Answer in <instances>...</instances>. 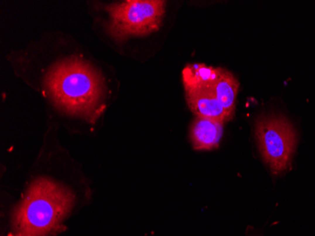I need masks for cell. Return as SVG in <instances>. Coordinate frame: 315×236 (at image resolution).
<instances>
[{
	"label": "cell",
	"mask_w": 315,
	"mask_h": 236,
	"mask_svg": "<svg viewBox=\"0 0 315 236\" xmlns=\"http://www.w3.org/2000/svg\"><path fill=\"white\" fill-rule=\"evenodd\" d=\"M45 85L56 106L93 121L104 95V83L93 67L78 58L61 61L49 70Z\"/></svg>",
	"instance_id": "7a4b0ae2"
},
{
	"label": "cell",
	"mask_w": 315,
	"mask_h": 236,
	"mask_svg": "<svg viewBox=\"0 0 315 236\" xmlns=\"http://www.w3.org/2000/svg\"><path fill=\"white\" fill-rule=\"evenodd\" d=\"M205 75L208 85L213 91L217 100L231 117L235 112L236 98L240 83L229 71L205 65Z\"/></svg>",
	"instance_id": "8992f818"
},
{
	"label": "cell",
	"mask_w": 315,
	"mask_h": 236,
	"mask_svg": "<svg viewBox=\"0 0 315 236\" xmlns=\"http://www.w3.org/2000/svg\"><path fill=\"white\" fill-rule=\"evenodd\" d=\"M256 138L259 152L274 175L291 167L297 144L296 130L285 116L269 114L256 122Z\"/></svg>",
	"instance_id": "277c9868"
},
{
	"label": "cell",
	"mask_w": 315,
	"mask_h": 236,
	"mask_svg": "<svg viewBox=\"0 0 315 236\" xmlns=\"http://www.w3.org/2000/svg\"><path fill=\"white\" fill-rule=\"evenodd\" d=\"M224 122L196 116L190 129V138L194 148L210 150L218 147L224 131Z\"/></svg>",
	"instance_id": "52a82bcc"
},
{
	"label": "cell",
	"mask_w": 315,
	"mask_h": 236,
	"mask_svg": "<svg viewBox=\"0 0 315 236\" xmlns=\"http://www.w3.org/2000/svg\"><path fill=\"white\" fill-rule=\"evenodd\" d=\"M74 203L75 195L67 187L46 178L34 179L12 213L11 236L59 232Z\"/></svg>",
	"instance_id": "6da1fadb"
},
{
	"label": "cell",
	"mask_w": 315,
	"mask_h": 236,
	"mask_svg": "<svg viewBox=\"0 0 315 236\" xmlns=\"http://www.w3.org/2000/svg\"><path fill=\"white\" fill-rule=\"evenodd\" d=\"M166 2L161 0H127L106 7L109 15V34L116 41L143 36L160 28Z\"/></svg>",
	"instance_id": "3957f363"
},
{
	"label": "cell",
	"mask_w": 315,
	"mask_h": 236,
	"mask_svg": "<svg viewBox=\"0 0 315 236\" xmlns=\"http://www.w3.org/2000/svg\"><path fill=\"white\" fill-rule=\"evenodd\" d=\"M182 77L187 104L195 116L210 118L224 123L232 119L233 117L225 111L208 85L205 64L187 65L182 72Z\"/></svg>",
	"instance_id": "5b68a950"
}]
</instances>
